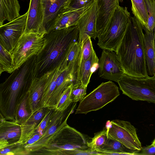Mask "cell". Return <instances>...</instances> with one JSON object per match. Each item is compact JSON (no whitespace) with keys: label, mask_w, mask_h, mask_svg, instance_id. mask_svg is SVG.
I'll list each match as a JSON object with an SVG mask.
<instances>
[{"label":"cell","mask_w":155,"mask_h":155,"mask_svg":"<svg viewBox=\"0 0 155 155\" xmlns=\"http://www.w3.org/2000/svg\"><path fill=\"white\" fill-rule=\"evenodd\" d=\"M142 26L131 16L115 52L125 74L135 78L148 77Z\"/></svg>","instance_id":"6da1fadb"},{"label":"cell","mask_w":155,"mask_h":155,"mask_svg":"<svg viewBox=\"0 0 155 155\" xmlns=\"http://www.w3.org/2000/svg\"><path fill=\"white\" fill-rule=\"evenodd\" d=\"M77 25L54 29L46 34L44 46L37 54L35 77H39L61 65L71 45L78 41Z\"/></svg>","instance_id":"7a4b0ae2"},{"label":"cell","mask_w":155,"mask_h":155,"mask_svg":"<svg viewBox=\"0 0 155 155\" xmlns=\"http://www.w3.org/2000/svg\"><path fill=\"white\" fill-rule=\"evenodd\" d=\"M37 55L15 70L0 85V113L8 120H15L16 106L28 92L33 79Z\"/></svg>","instance_id":"3957f363"},{"label":"cell","mask_w":155,"mask_h":155,"mask_svg":"<svg viewBox=\"0 0 155 155\" xmlns=\"http://www.w3.org/2000/svg\"><path fill=\"white\" fill-rule=\"evenodd\" d=\"M91 139L66 124L50 139L44 147L33 154L63 155L70 150H87L90 148L88 143Z\"/></svg>","instance_id":"277c9868"},{"label":"cell","mask_w":155,"mask_h":155,"mask_svg":"<svg viewBox=\"0 0 155 155\" xmlns=\"http://www.w3.org/2000/svg\"><path fill=\"white\" fill-rule=\"evenodd\" d=\"M131 15L127 7L116 9L105 31L98 35L97 43L103 50L115 51L124 35Z\"/></svg>","instance_id":"5b68a950"},{"label":"cell","mask_w":155,"mask_h":155,"mask_svg":"<svg viewBox=\"0 0 155 155\" xmlns=\"http://www.w3.org/2000/svg\"><path fill=\"white\" fill-rule=\"evenodd\" d=\"M117 83L123 94L132 99L155 103V75L137 78L124 74Z\"/></svg>","instance_id":"8992f818"},{"label":"cell","mask_w":155,"mask_h":155,"mask_svg":"<svg viewBox=\"0 0 155 155\" xmlns=\"http://www.w3.org/2000/svg\"><path fill=\"white\" fill-rule=\"evenodd\" d=\"M119 95L118 87L114 83L103 82L80 101L75 114H86L99 110Z\"/></svg>","instance_id":"52a82bcc"},{"label":"cell","mask_w":155,"mask_h":155,"mask_svg":"<svg viewBox=\"0 0 155 155\" xmlns=\"http://www.w3.org/2000/svg\"><path fill=\"white\" fill-rule=\"evenodd\" d=\"M45 35L34 32L23 34L11 53L15 70L40 52L45 44Z\"/></svg>","instance_id":"ba28073f"},{"label":"cell","mask_w":155,"mask_h":155,"mask_svg":"<svg viewBox=\"0 0 155 155\" xmlns=\"http://www.w3.org/2000/svg\"><path fill=\"white\" fill-rule=\"evenodd\" d=\"M108 131L109 138L117 140L128 148L140 151L142 147L136 128L129 122L116 119L111 121Z\"/></svg>","instance_id":"9c48e42d"},{"label":"cell","mask_w":155,"mask_h":155,"mask_svg":"<svg viewBox=\"0 0 155 155\" xmlns=\"http://www.w3.org/2000/svg\"><path fill=\"white\" fill-rule=\"evenodd\" d=\"M28 13L0 26V44L11 53L24 32Z\"/></svg>","instance_id":"30bf717a"},{"label":"cell","mask_w":155,"mask_h":155,"mask_svg":"<svg viewBox=\"0 0 155 155\" xmlns=\"http://www.w3.org/2000/svg\"><path fill=\"white\" fill-rule=\"evenodd\" d=\"M75 107L73 106L69 113L65 117V110H56L49 120L42 136L33 143L25 146V150L31 155L35 152L47 144L50 139L66 124L68 119Z\"/></svg>","instance_id":"8fae6325"},{"label":"cell","mask_w":155,"mask_h":155,"mask_svg":"<svg viewBox=\"0 0 155 155\" xmlns=\"http://www.w3.org/2000/svg\"><path fill=\"white\" fill-rule=\"evenodd\" d=\"M99 77L117 83L125 74L116 52L103 50L99 61Z\"/></svg>","instance_id":"7c38bea8"},{"label":"cell","mask_w":155,"mask_h":155,"mask_svg":"<svg viewBox=\"0 0 155 155\" xmlns=\"http://www.w3.org/2000/svg\"><path fill=\"white\" fill-rule=\"evenodd\" d=\"M97 15L96 1L80 17L78 23L79 36L78 41L81 45L87 35L95 39L98 34L97 29Z\"/></svg>","instance_id":"4fadbf2b"},{"label":"cell","mask_w":155,"mask_h":155,"mask_svg":"<svg viewBox=\"0 0 155 155\" xmlns=\"http://www.w3.org/2000/svg\"><path fill=\"white\" fill-rule=\"evenodd\" d=\"M27 23L24 33L34 32L41 35L47 33L43 25L42 0H30Z\"/></svg>","instance_id":"5bb4252c"},{"label":"cell","mask_w":155,"mask_h":155,"mask_svg":"<svg viewBox=\"0 0 155 155\" xmlns=\"http://www.w3.org/2000/svg\"><path fill=\"white\" fill-rule=\"evenodd\" d=\"M68 2V0H42L43 25L47 33L54 29L59 16Z\"/></svg>","instance_id":"9a60e30c"},{"label":"cell","mask_w":155,"mask_h":155,"mask_svg":"<svg viewBox=\"0 0 155 155\" xmlns=\"http://www.w3.org/2000/svg\"><path fill=\"white\" fill-rule=\"evenodd\" d=\"M0 149L18 142L21 135V124L14 120L8 121L0 113Z\"/></svg>","instance_id":"2e32d148"},{"label":"cell","mask_w":155,"mask_h":155,"mask_svg":"<svg viewBox=\"0 0 155 155\" xmlns=\"http://www.w3.org/2000/svg\"><path fill=\"white\" fill-rule=\"evenodd\" d=\"M97 15V29L98 35L105 31L110 21L121 0H95Z\"/></svg>","instance_id":"e0dca14e"},{"label":"cell","mask_w":155,"mask_h":155,"mask_svg":"<svg viewBox=\"0 0 155 155\" xmlns=\"http://www.w3.org/2000/svg\"><path fill=\"white\" fill-rule=\"evenodd\" d=\"M48 108V107H42L36 110L21 125V135L18 143L25 146L45 117Z\"/></svg>","instance_id":"ac0fdd59"},{"label":"cell","mask_w":155,"mask_h":155,"mask_svg":"<svg viewBox=\"0 0 155 155\" xmlns=\"http://www.w3.org/2000/svg\"><path fill=\"white\" fill-rule=\"evenodd\" d=\"M48 72L33 79L28 91L30 105L33 113L41 108V102Z\"/></svg>","instance_id":"d6986e66"},{"label":"cell","mask_w":155,"mask_h":155,"mask_svg":"<svg viewBox=\"0 0 155 155\" xmlns=\"http://www.w3.org/2000/svg\"><path fill=\"white\" fill-rule=\"evenodd\" d=\"M91 6L78 10L66 7L59 16L54 29L65 28L77 25L81 16Z\"/></svg>","instance_id":"ffe728a7"},{"label":"cell","mask_w":155,"mask_h":155,"mask_svg":"<svg viewBox=\"0 0 155 155\" xmlns=\"http://www.w3.org/2000/svg\"><path fill=\"white\" fill-rule=\"evenodd\" d=\"M143 35V41L145 51L147 69L148 75H155V33L146 29Z\"/></svg>","instance_id":"44dd1931"},{"label":"cell","mask_w":155,"mask_h":155,"mask_svg":"<svg viewBox=\"0 0 155 155\" xmlns=\"http://www.w3.org/2000/svg\"><path fill=\"white\" fill-rule=\"evenodd\" d=\"M99 59L93 49L90 58L85 61L81 62L79 77L82 85L87 87L92 74L99 67Z\"/></svg>","instance_id":"7402d4cb"},{"label":"cell","mask_w":155,"mask_h":155,"mask_svg":"<svg viewBox=\"0 0 155 155\" xmlns=\"http://www.w3.org/2000/svg\"><path fill=\"white\" fill-rule=\"evenodd\" d=\"M20 9L18 0H0V26L4 21L9 22L20 16Z\"/></svg>","instance_id":"603a6c76"},{"label":"cell","mask_w":155,"mask_h":155,"mask_svg":"<svg viewBox=\"0 0 155 155\" xmlns=\"http://www.w3.org/2000/svg\"><path fill=\"white\" fill-rule=\"evenodd\" d=\"M139 151L128 148L120 142L108 138L106 145L96 152L99 155H138Z\"/></svg>","instance_id":"cb8c5ba5"},{"label":"cell","mask_w":155,"mask_h":155,"mask_svg":"<svg viewBox=\"0 0 155 155\" xmlns=\"http://www.w3.org/2000/svg\"><path fill=\"white\" fill-rule=\"evenodd\" d=\"M61 70L60 65L48 72L41 102V108L48 107L50 98L55 88L57 78Z\"/></svg>","instance_id":"d4e9b609"},{"label":"cell","mask_w":155,"mask_h":155,"mask_svg":"<svg viewBox=\"0 0 155 155\" xmlns=\"http://www.w3.org/2000/svg\"><path fill=\"white\" fill-rule=\"evenodd\" d=\"M32 113L28 91L16 106L14 115L15 121L21 125L25 122Z\"/></svg>","instance_id":"484cf974"},{"label":"cell","mask_w":155,"mask_h":155,"mask_svg":"<svg viewBox=\"0 0 155 155\" xmlns=\"http://www.w3.org/2000/svg\"><path fill=\"white\" fill-rule=\"evenodd\" d=\"M131 10L134 16L139 21L143 29H147L148 15L145 0H131Z\"/></svg>","instance_id":"4316f807"},{"label":"cell","mask_w":155,"mask_h":155,"mask_svg":"<svg viewBox=\"0 0 155 155\" xmlns=\"http://www.w3.org/2000/svg\"><path fill=\"white\" fill-rule=\"evenodd\" d=\"M15 68L12 55L0 44V74L4 71L12 73Z\"/></svg>","instance_id":"83f0119b"},{"label":"cell","mask_w":155,"mask_h":155,"mask_svg":"<svg viewBox=\"0 0 155 155\" xmlns=\"http://www.w3.org/2000/svg\"><path fill=\"white\" fill-rule=\"evenodd\" d=\"M108 140V133L105 127L102 130L94 133V136L88 143V145L92 151L97 152L106 145Z\"/></svg>","instance_id":"f1b7e54d"},{"label":"cell","mask_w":155,"mask_h":155,"mask_svg":"<svg viewBox=\"0 0 155 155\" xmlns=\"http://www.w3.org/2000/svg\"><path fill=\"white\" fill-rule=\"evenodd\" d=\"M55 111V108L48 107L45 117L29 139L31 143H33L35 142L42 136L47 123Z\"/></svg>","instance_id":"f546056e"},{"label":"cell","mask_w":155,"mask_h":155,"mask_svg":"<svg viewBox=\"0 0 155 155\" xmlns=\"http://www.w3.org/2000/svg\"><path fill=\"white\" fill-rule=\"evenodd\" d=\"M72 84L67 87L64 90L58 102L54 107L56 110L63 111L66 110L72 102L71 98V94L72 87Z\"/></svg>","instance_id":"4dcf8cb0"},{"label":"cell","mask_w":155,"mask_h":155,"mask_svg":"<svg viewBox=\"0 0 155 155\" xmlns=\"http://www.w3.org/2000/svg\"><path fill=\"white\" fill-rule=\"evenodd\" d=\"M0 155H29L24 145L18 143L9 144L7 147L0 149Z\"/></svg>","instance_id":"1f68e13d"},{"label":"cell","mask_w":155,"mask_h":155,"mask_svg":"<svg viewBox=\"0 0 155 155\" xmlns=\"http://www.w3.org/2000/svg\"><path fill=\"white\" fill-rule=\"evenodd\" d=\"M148 15L146 29L150 32L155 33V1L145 0Z\"/></svg>","instance_id":"d6a6232c"},{"label":"cell","mask_w":155,"mask_h":155,"mask_svg":"<svg viewBox=\"0 0 155 155\" xmlns=\"http://www.w3.org/2000/svg\"><path fill=\"white\" fill-rule=\"evenodd\" d=\"M91 38L90 36L87 35L81 45V62L88 59L91 55L94 48Z\"/></svg>","instance_id":"836d02e7"},{"label":"cell","mask_w":155,"mask_h":155,"mask_svg":"<svg viewBox=\"0 0 155 155\" xmlns=\"http://www.w3.org/2000/svg\"><path fill=\"white\" fill-rule=\"evenodd\" d=\"M87 87L81 84L73 85L71 94V98L72 102L81 101L86 94Z\"/></svg>","instance_id":"e575fe53"},{"label":"cell","mask_w":155,"mask_h":155,"mask_svg":"<svg viewBox=\"0 0 155 155\" xmlns=\"http://www.w3.org/2000/svg\"><path fill=\"white\" fill-rule=\"evenodd\" d=\"M95 0H68L67 8L72 9L78 10L91 6Z\"/></svg>","instance_id":"d590c367"},{"label":"cell","mask_w":155,"mask_h":155,"mask_svg":"<svg viewBox=\"0 0 155 155\" xmlns=\"http://www.w3.org/2000/svg\"><path fill=\"white\" fill-rule=\"evenodd\" d=\"M111 126V123L110 120H107L106 123L105 128L107 129V132ZM108 133V132H107Z\"/></svg>","instance_id":"8d00e7d4"},{"label":"cell","mask_w":155,"mask_h":155,"mask_svg":"<svg viewBox=\"0 0 155 155\" xmlns=\"http://www.w3.org/2000/svg\"><path fill=\"white\" fill-rule=\"evenodd\" d=\"M152 144L154 146H155V138L154 140L153 141L152 143Z\"/></svg>","instance_id":"74e56055"},{"label":"cell","mask_w":155,"mask_h":155,"mask_svg":"<svg viewBox=\"0 0 155 155\" xmlns=\"http://www.w3.org/2000/svg\"><path fill=\"white\" fill-rule=\"evenodd\" d=\"M154 47L155 48V40H154Z\"/></svg>","instance_id":"f35d334b"},{"label":"cell","mask_w":155,"mask_h":155,"mask_svg":"<svg viewBox=\"0 0 155 155\" xmlns=\"http://www.w3.org/2000/svg\"></svg>","instance_id":"ab89813d"}]
</instances>
